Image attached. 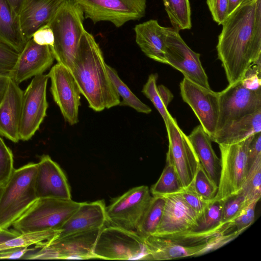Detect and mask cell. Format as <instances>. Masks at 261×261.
Masks as SVG:
<instances>
[{"label":"cell","mask_w":261,"mask_h":261,"mask_svg":"<svg viewBox=\"0 0 261 261\" xmlns=\"http://www.w3.org/2000/svg\"><path fill=\"white\" fill-rule=\"evenodd\" d=\"M222 25L216 48L230 85L261 60V0L240 5Z\"/></svg>","instance_id":"obj_1"},{"label":"cell","mask_w":261,"mask_h":261,"mask_svg":"<svg viewBox=\"0 0 261 261\" xmlns=\"http://www.w3.org/2000/svg\"><path fill=\"white\" fill-rule=\"evenodd\" d=\"M71 73L89 107L94 111L119 105L120 96L109 77L102 51L86 30L75 54Z\"/></svg>","instance_id":"obj_2"},{"label":"cell","mask_w":261,"mask_h":261,"mask_svg":"<svg viewBox=\"0 0 261 261\" xmlns=\"http://www.w3.org/2000/svg\"><path fill=\"white\" fill-rule=\"evenodd\" d=\"M84 14L73 0H65L47 24L51 29L54 43L50 47L55 59L71 72L80 40L85 31Z\"/></svg>","instance_id":"obj_3"},{"label":"cell","mask_w":261,"mask_h":261,"mask_svg":"<svg viewBox=\"0 0 261 261\" xmlns=\"http://www.w3.org/2000/svg\"><path fill=\"white\" fill-rule=\"evenodd\" d=\"M37 163L14 169L0 196V228L7 229L37 199L35 190Z\"/></svg>","instance_id":"obj_4"},{"label":"cell","mask_w":261,"mask_h":261,"mask_svg":"<svg viewBox=\"0 0 261 261\" xmlns=\"http://www.w3.org/2000/svg\"><path fill=\"white\" fill-rule=\"evenodd\" d=\"M227 230L224 226L208 231L192 230L163 237L151 235L143 239L150 260H169L205 254L209 242Z\"/></svg>","instance_id":"obj_5"},{"label":"cell","mask_w":261,"mask_h":261,"mask_svg":"<svg viewBox=\"0 0 261 261\" xmlns=\"http://www.w3.org/2000/svg\"><path fill=\"white\" fill-rule=\"evenodd\" d=\"M81 203L72 199L37 198L12 226L20 233L59 230Z\"/></svg>","instance_id":"obj_6"},{"label":"cell","mask_w":261,"mask_h":261,"mask_svg":"<svg viewBox=\"0 0 261 261\" xmlns=\"http://www.w3.org/2000/svg\"><path fill=\"white\" fill-rule=\"evenodd\" d=\"M93 254L103 259L150 260L144 240L136 231L112 225L101 229Z\"/></svg>","instance_id":"obj_7"},{"label":"cell","mask_w":261,"mask_h":261,"mask_svg":"<svg viewBox=\"0 0 261 261\" xmlns=\"http://www.w3.org/2000/svg\"><path fill=\"white\" fill-rule=\"evenodd\" d=\"M253 135L232 144H219L221 171L217 194L212 201H224L239 193L246 178L247 154Z\"/></svg>","instance_id":"obj_8"},{"label":"cell","mask_w":261,"mask_h":261,"mask_svg":"<svg viewBox=\"0 0 261 261\" xmlns=\"http://www.w3.org/2000/svg\"><path fill=\"white\" fill-rule=\"evenodd\" d=\"M102 228L76 232L56 238L43 243L36 252L27 253L23 259L95 258L93 248Z\"/></svg>","instance_id":"obj_9"},{"label":"cell","mask_w":261,"mask_h":261,"mask_svg":"<svg viewBox=\"0 0 261 261\" xmlns=\"http://www.w3.org/2000/svg\"><path fill=\"white\" fill-rule=\"evenodd\" d=\"M86 19L93 23L109 21L119 28L127 22L139 20L146 13V0H73Z\"/></svg>","instance_id":"obj_10"},{"label":"cell","mask_w":261,"mask_h":261,"mask_svg":"<svg viewBox=\"0 0 261 261\" xmlns=\"http://www.w3.org/2000/svg\"><path fill=\"white\" fill-rule=\"evenodd\" d=\"M165 126L169 140L166 160L173 166L183 188H185L192 182L199 162L188 136L170 114Z\"/></svg>","instance_id":"obj_11"},{"label":"cell","mask_w":261,"mask_h":261,"mask_svg":"<svg viewBox=\"0 0 261 261\" xmlns=\"http://www.w3.org/2000/svg\"><path fill=\"white\" fill-rule=\"evenodd\" d=\"M167 64L179 71L191 82L211 89L207 76L200 60V55L192 50L173 28L167 27L165 38Z\"/></svg>","instance_id":"obj_12"},{"label":"cell","mask_w":261,"mask_h":261,"mask_svg":"<svg viewBox=\"0 0 261 261\" xmlns=\"http://www.w3.org/2000/svg\"><path fill=\"white\" fill-rule=\"evenodd\" d=\"M259 110H261V88H246L241 80L228 85L219 92L216 132L230 122Z\"/></svg>","instance_id":"obj_13"},{"label":"cell","mask_w":261,"mask_h":261,"mask_svg":"<svg viewBox=\"0 0 261 261\" xmlns=\"http://www.w3.org/2000/svg\"><path fill=\"white\" fill-rule=\"evenodd\" d=\"M151 198L146 186L130 189L106 208V222L112 226L135 231Z\"/></svg>","instance_id":"obj_14"},{"label":"cell","mask_w":261,"mask_h":261,"mask_svg":"<svg viewBox=\"0 0 261 261\" xmlns=\"http://www.w3.org/2000/svg\"><path fill=\"white\" fill-rule=\"evenodd\" d=\"M48 79V74L43 73L35 76L23 92L19 129L21 140L30 139L46 116L48 107L46 87Z\"/></svg>","instance_id":"obj_15"},{"label":"cell","mask_w":261,"mask_h":261,"mask_svg":"<svg viewBox=\"0 0 261 261\" xmlns=\"http://www.w3.org/2000/svg\"><path fill=\"white\" fill-rule=\"evenodd\" d=\"M183 100L192 109L204 130L212 140L219 116V92L198 85L186 77L180 83Z\"/></svg>","instance_id":"obj_16"},{"label":"cell","mask_w":261,"mask_h":261,"mask_svg":"<svg viewBox=\"0 0 261 261\" xmlns=\"http://www.w3.org/2000/svg\"><path fill=\"white\" fill-rule=\"evenodd\" d=\"M47 74L51 80L53 97L65 120L70 125L76 124L81 93L72 73L57 63Z\"/></svg>","instance_id":"obj_17"},{"label":"cell","mask_w":261,"mask_h":261,"mask_svg":"<svg viewBox=\"0 0 261 261\" xmlns=\"http://www.w3.org/2000/svg\"><path fill=\"white\" fill-rule=\"evenodd\" d=\"M165 204L162 219L153 235L167 236L195 230L199 217L178 194L164 196Z\"/></svg>","instance_id":"obj_18"},{"label":"cell","mask_w":261,"mask_h":261,"mask_svg":"<svg viewBox=\"0 0 261 261\" xmlns=\"http://www.w3.org/2000/svg\"><path fill=\"white\" fill-rule=\"evenodd\" d=\"M54 59L49 46L39 45L31 38L19 53L9 77L19 85L28 79L43 73L51 66Z\"/></svg>","instance_id":"obj_19"},{"label":"cell","mask_w":261,"mask_h":261,"mask_svg":"<svg viewBox=\"0 0 261 261\" xmlns=\"http://www.w3.org/2000/svg\"><path fill=\"white\" fill-rule=\"evenodd\" d=\"M37 165L35 178L37 198L71 199L67 178L58 164L49 155H44Z\"/></svg>","instance_id":"obj_20"},{"label":"cell","mask_w":261,"mask_h":261,"mask_svg":"<svg viewBox=\"0 0 261 261\" xmlns=\"http://www.w3.org/2000/svg\"><path fill=\"white\" fill-rule=\"evenodd\" d=\"M23 91L11 79L5 97L0 105V134L17 143L19 139Z\"/></svg>","instance_id":"obj_21"},{"label":"cell","mask_w":261,"mask_h":261,"mask_svg":"<svg viewBox=\"0 0 261 261\" xmlns=\"http://www.w3.org/2000/svg\"><path fill=\"white\" fill-rule=\"evenodd\" d=\"M106 208L103 200L81 202L76 211L59 230L56 238L102 228L106 222Z\"/></svg>","instance_id":"obj_22"},{"label":"cell","mask_w":261,"mask_h":261,"mask_svg":"<svg viewBox=\"0 0 261 261\" xmlns=\"http://www.w3.org/2000/svg\"><path fill=\"white\" fill-rule=\"evenodd\" d=\"M65 0H25L19 14L21 32L28 41L40 27L47 24Z\"/></svg>","instance_id":"obj_23"},{"label":"cell","mask_w":261,"mask_h":261,"mask_svg":"<svg viewBox=\"0 0 261 261\" xmlns=\"http://www.w3.org/2000/svg\"><path fill=\"white\" fill-rule=\"evenodd\" d=\"M136 42L149 58L167 64L165 38L167 27L160 25L157 20L150 19L134 28Z\"/></svg>","instance_id":"obj_24"},{"label":"cell","mask_w":261,"mask_h":261,"mask_svg":"<svg viewBox=\"0 0 261 261\" xmlns=\"http://www.w3.org/2000/svg\"><path fill=\"white\" fill-rule=\"evenodd\" d=\"M261 132V110L234 120L217 130L212 141L219 144L240 142Z\"/></svg>","instance_id":"obj_25"},{"label":"cell","mask_w":261,"mask_h":261,"mask_svg":"<svg viewBox=\"0 0 261 261\" xmlns=\"http://www.w3.org/2000/svg\"><path fill=\"white\" fill-rule=\"evenodd\" d=\"M188 137L199 163L210 178L218 186L221 160L212 147L211 138L200 124L195 127Z\"/></svg>","instance_id":"obj_26"},{"label":"cell","mask_w":261,"mask_h":261,"mask_svg":"<svg viewBox=\"0 0 261 261\" xmlns=\"http://www.w3.org/2000/svg\"><path fill=\"white\" fill-rule=\"evenodd\" d=\"M0 41L20 53L27 41L16 14L7 0H0Z\"/></svg>","instance_id":"obj_27"},{"label":"cell","mask_w":261,"mask_h":261,"mask_svg":"<svg viewBox=\"0 0 261 261\" xmlns=\"http://www.w3.org/2000/svg\"><path fill=\"white\" fill-rule=\"evenodd\" d=\"M158 78L156 73L150 74L143 87L142 92L152 102L165 124L170 114L167 108L173 99V95L165 86L156 85Z\"/></svg>","instance_id":"obj_28"},{"label":"cell","mask_w":261,"mask_h":261,"mask_svg":"<svg viewBox=\"0 0 261 261\" xmlns=\"http://www.w3.org/2000/svg\"><path fill=\"white\" fill-rule=\"evenodd\" d=\"M165 201L164 196H152L136 230L142 239L153 235L156 232L162 219Z\"/></svg>","instance_id":"obj_29"},{"label":"cell","mask_w":261,"mask_h":261,"mask_svg":"<svg viewBox=\"0 0 261 261\" xmlns=\"http://www.w3.org/2000/svg\"><path fill=\"white\" fill-rule=\"evenodd\" d=\"M172 28L179 31L192 27L189 0H163Z\"/></svg>","instance_id":"obj_30"},{"label":"cell","mask_w":261,"mask_h":261,"mask_svg":"<svg viewBox=\"0 0 261 261\" xmlns=\"http://www.w3.org/2000/svg\"><path fill=\"white\" fill-rule=\"evenodd\" d=\"M107 69L109 77L119 96L122 98L119 105L128 106L138 112L149 114L151 109L141 101L129 89L119 77L117 72L112 67L107 64Z\"/></svg>","instance_id":"obj_31"},{"label":"cell","mask_w":261,"mask_h":261,"mask_svg":"<svg viewBox=\"0 0 261 261\" xmlns=\"http://www.w3.org/2000/svg\"><path fill=\"white\" fill-rule=\"evenodd\" d=\"M183 187L172 164L166 160V166L158 181L150 190L153 196H164L177 194Z\"/></svg>","instance_id":"obj_32"},{"label":"cell","mask_w":261,"mask_h":261,"mask_svg":"<svg viewBox=\"0 0 261 261\" xmlns=\"http://www.w3.org/2000/svg\"><path fill=\"white\" fill-rule=\"evenodd\" d=\"M59 230H46L20 233L0 243V252L14 248L30 247L56 238Z\"/></svg>","instance_id":"obj_33"},{"label":"cell","mask_w":261,"mask_h":261,"mask_svg":"<svg viewBox=\"0 0 261 261\" xmlns=\"http://www.w3.org/2000/svg\"><path fill=\"white\" fill-rule=\"evenodd\" d=\"M241 191L247 204L250 202L259 201L261 197V156L258 158L252 164Z\"/></svg>","instance_id":"obj_34"},{"label":"cell","mask_w":261,"mask_h":261,"mask_svg":"<svg viewBox=\"0 0 261 261\" xmlns=\"http://www.w3.org/2000/svg\"><path fill=\"white\" fill-rule=\"evenodd\" d=\"M222 201H211L199 218L198 226L195 230L208 231L223 227L225 224H222Z\"/></svg>","instance_id":"obj_35"},{"label":"cell","mask_w":261,"mask_h":261,"mask_svg":"<svg viewBox=\"0 0 261 261\" xmlns=\"http://www.w3.org/2000/svg\"><path fill=\"white\" fill-rule=\"evenodd\" d=\"M189 186L203 199L208 201L213 200L218 189V186L210 178L200 163L195 176Z\"/></svg>","instance_id":"obj_36"},{"label":"cell","mask_w":261,"mask_h":261,"mask_svg":"<svg viewBox=\"0 0 261 261\" xmlns=\"http://www.w3.org/2000/svg\"><path fill=\"white\" fill-rule=\"evenodd\" d=\"M222 202V224L233 221L243 208L248 204L241 191L228 197Z\"/></svg>","instance_id":"obj_37"},{"label":"cell","mask_w":261,"mask_h":261,"mask_svg":"<svg viewBox=\"0 0 261 261\" xmlns=\"http://www.w3.org/2000/svg\"><path fill=\"white\" fill-rule=\"evenodd\" d=\"M13 164L12 152L0 137V186L9 179L14 169Z\"/></svg>","instance_id":"obj_38"},{"label":"cell","mask_w":261,"mask_h":261,"mask_svg":"<svg viewBox=\"0 0 261 261\" xmlns=\"http://www.w3.org/2000/svg\"><path fill=\"white\" fill-rule=\"evenodd\" d=\"M19 53L0 41V75L9 76Z\"/></svg>","instance_id":"obj_39"},{"label":"cell","mask_w":261,"mask_h":261,"mask_svg":"<svg viewBox=\"0 0 261 261\" xmlns=\"http://www.w3.org/2000/svg\"><path fill=\"white\" fill-rule=\"evenodd\" d=\"M186 203L197 214L200 218L211 201H207L188 186L178 193Z\"/></svg>","instance_id":"obj_40"},{"label":"cell","mask_w":261,"mask_h":261,"mask_svg":"<svg viewBox=\"0 0 261 261\" xmlns=\"http://www.w3.org/2000/svg\"><path fill=\"white\" fill-rule=\"evenodd\" d=\"M257 202V200H254L247 204L239 216L232 222L235 231L241 234L253 223Z\"/></svg>","instance_id":"obj_41"},{"label":"cell","mask_w":261,"mask_h":261,"mask_svg":"<svg viewBox=\"0 0 261 261\" xmlns=\"http://www.w3.org/2000/svg\"><path fill=\"white\" fill-rule=\"evenodd\" d=\"M206 4L214 21L222 25L228 16V0H206Z\"/></svg>","instance_id":"obj_42"},{"label":"cell","mask_w":261,"mask_h":261,"mask_svg":"<svg viewBox=\"0 0 261 261\" xmlns=\"http://www.w3.org/2000/svg\"><path fill=\"white\" fill-rule=\"evenodd\" d=\"M33 40L37 44L53 47L54 43L53 32L47 23L38 29L33 35Z\"/></svg>","instance_id":"obj_43"},{"label":"cell","mask_w":261,"mask_h":261,"mask_svg":"<svg viewBox=\"0 0 261 261\" xmlns=\"http://www.w3.org/2000/svg\"><path fill=\"white\" fill-rule=\"evenodd\" d=\"M260 156H261L260 132L253 135L249 147L247 154L248 170L253 162Z\"/></svg>","instance_id":"obj_44"},{"label":"cell","mask_w":261,"mask_h":261,"mask_svg":"<svg viewBox=\"0 0 261 261\" xmlns=\"http://www.w3.org/2000/svg\"><path fill=\"white\" fill-rule=\"evenodd\" d=\"M39 249L37 245L33 248L29 247L11 249L0 252V259H19L23 257L30 251Z\"/></svg>","instance_id":"obj_45"},{"label":"cell","mask_w":261,"mask_h":261,"mask_svg":"<svg viewBox=\"0 0 261 261\" xmlns=\"http://www.w3.org/2000/svg\"><path fill=\"white\" fill-rule=\"evenodd\" d=\"M20 233L14 229H0V243L6 241L7 240L20 235Z\"/></svg>","instance_id":"obj_46"},{"label":"cell","mask_w":261,"mask_h":261,"mask_svg":"<svg viewBox=\"0 0 261 261\" xmlns=\"http://www.w3.org/2000/svg\"><path fill=\"white\" fill-rule=\"evenodd\" d=\"M10 79L9 76L0 75V105L5 97Z\"/></svg>","instance_id":"obj_47"},{"label":"cell","mask_w":261,"mask_h":261,"mask_svg":"<svg viewBox=\"0 0 261 261\" xmlns=\"http://www.w3.org/2000/svg\"><path fill=\"white\" fill-rule=\"evenodd\" d=\"M13 9L19 16L21 9L24 5L25 0H7Z\"/></svg>","instance_id":"obj_48"},{"label":"cell","mask_w":261,"mask_h":261,"mask_svg":"<svg viewBox=\"0 0 261 261\" xmlns=\"http://www.w3.org/2000/svg\"><path fill=\"white\" fill-rule=\"evenodd\" d=\"M243 2V0H228V16L232 13Z\"/></svg>","instance_id":"obj_49"},{"label":"cell","mask_w":261,"mask_h":261,"mask_svg":"<svg viewBox=\"0 0 261 261\" xmlns=\"http://www.w3.org/2000/svg\"><path fill=\"white\" fill-rule=\"evenodd\" d=\"M253 1H254V0H243L242 4L241 5L244 4H245L246 3H247V2Z\"/></svg>","instance_id":"obj_50"},{"label":"cell","mask_w":261,"mask_h":261,"mask_svg":"<svg viewBox=\"0 0 261 261\" xmlns=\"http://www.w3.org/2000/svg\"><path fill=\"white\" fill-rule=\"evenodd\" d=\"M4 186H0V196L1 195V193L2 192V191H3V187H4ZM1 229V228H0Z\"/></svg>","instance_id":"obj_51"}]
</instances>
